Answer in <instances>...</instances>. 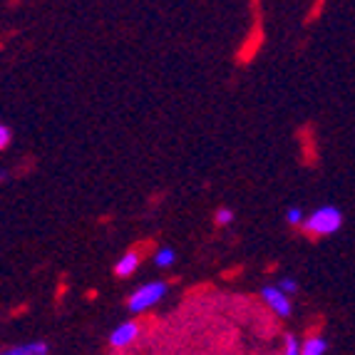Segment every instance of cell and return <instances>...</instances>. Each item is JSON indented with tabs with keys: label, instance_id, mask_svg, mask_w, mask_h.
Here are the masks:
<instances>
[{
	"label": "cell",
	"instance_id": "obj_4",
	"mask_svg": "<svg viewBox=\"0 0 355 355\" xmlns=\"http://www.w3.org/2000/svg\"><path fill=\"white\" fill-rule=\"evenodd\" d=\"M137 333H139V326H137V323H122V326H117L112 331L110 343H112L114 348H125V345H130L132 340H135Z\"/></svg>",
	"mask_w": 355,
	"mask_h": 355
},
{
	"label": "cell",
	"instance_id": "obj_10",
	"mask_svg": "<svg viewBox=\"0 0 355 355\" xmlns=\"http://www.w3.org/2000/svg\"><path fill=\"white\" fill-rule=\"evenodd\" d=\"M286 355H303V345L293 336L286 338Z\"/></svg>",
	"mask_w": 355,
	"mask_h": 355
},
{
	"label": "cell",
	"instance_id": "obj_11",
	"mask_svg": "<svg viewBox=\"0 0 355 355\" xmlns=\"http://www.w3.org/2000/svg\"><path fill=\"white\" fill-rule=\"evenodd\" d=\"M286 219H288V224H293V226H296V224H303V221H306V219H303V211H301L298 207L288 209V214H286Z\"/></svg>",
	"mask_w": 355,
	"mask_h": 355
},
{
	"label": "cell",
	"instance_id": "obj_6",
	"mask_svg": "<svg viewBox=\"0 0 355 355\" xmlns=\"http://www.w3.org/2000/svg\"><path fill=\"white\" fill-rule=\"evenodd\" d=\"M3 355H48V345L45 343H28V345H15V348L6 350Z\"/></svg>",
	"mask_w": 355,
	"mask_h": 355
},
{
	"label": "cell",
	"instance_id": "obj_9",
	"mask_svg": "<svg viewBox=\"0 0 355 355\" xmlns=\"http://www.w3.org/2000/svg\"><path fill=\"white\" fill-rule=\"evenodd\" d=\"M214 221H216L219 226H229L231 221H234V211H231V209H219L216 216H214Z\"/></svg>",
	"mask_w": 355,
	"mask_h": 355
},
{
	"label": "cell",
	"instance_id": "obj_1",
	"mask_svg": "<svg viewBox=\"0 0 355 355\" xmlns=\"http://www.w3.org/2000/svg\"><path fill=\"white\" fill-rule=\"evenodd\" d=\"M340 226H343V214L336 207L315 209V211L311 214V216H306V221H303V229H306V234H311V236H331Z\"/></svg>",
	"mask_w": 355,
	"mask_h": 355
},
{
	"label": "cell",
	"instance_id": "obj_12",
	"mask_svg": "<svg viewBox=\"0 0 355 355\" xmlns=\"http://www.w3.org/2000/svg\"><path fill=\"white\" fill-rule=\"evenodd\" d=\"M10 139H12L10 127H8V125H0V149H6L8 144H10Z\"/></svg>",
	"mask_w": 355,
	"mask_h": 355
},
{
	"label": "cell",
	"instance_id": "obj_13",
	"mask_svg": "<svg viewBox=\"0 0 355 355\" xmlns=\"http://www.w3.org/2000/svg\"><path fill=\"white\" fill-rule=\"evenodd\" d=\"M279 288L284 291L286 296H293V293L298 291V284H296V281H291V279H284V281L279 284Z\"/></svg>",
	"mask_w": 355,
	"mask_h": 355
},
{
	"label": "cell",
	"instance_id": "obj_2",
	"mask_svg": "<svg viewBox=\"0 0 355 355\" xmlns=\"http://www.w3.org/2000/svg\"><path fill=\"white\" fill-rule=\"evenodd\" d=\"M166 293V284L164 281H154V284H144L139 286V288L132 293L130 298V311L132 313H142V311H147V308H152L154 303H159L162 298H164Z\"/></svg>",
	"mask_w": 355,
	"mask_h": 355
},
{
	"label": "cell",
	"instance_id": "obj_7",
	"mask_svg": "<svg viewBox=\"0 0 355 355\" xmlns=\"http://www.w3.org/2000/svg\"><path fill=\"white\" fill-rule=\"evenodd\" d=\"M328 348V343L323 340V338L313 336V338H308L306 343H303V355H323Z\"/></svg>",
	"mask_w": 355,
	"mask_h": 355
},
{
	"label": "cell",
	"instance_id": "obj_8",
	"mask_svg": "<svg viewBox=\"0 0 355 355\" xmlns=\"http://www.w3.org/2000/svg\"><path fill=\"white\" fill-rule=\"evenodd\" d=\"M174 261H177V254H174V249H159L157 254H154V263L159 268H166V266H172Z\"/></svg>",
	"mask_w": 355,
	"mask_h": 355
},
{
	"label": "cell",
	"instance_id": "obj_3",
	"mask_svg": "<svg viewBox=\"0 0 355 355\" xmlns=\"http://www.w3.org/2000/svg\"><path fill=\"white\" fill-rule=\"evenodd\" d=\"M261 296H263L266 306L271 308L276 315H281V318L291 315V296H286L279 286H266V288L261 291Z\"/></svg>",
	"mask_w": 355,
	"mask_h": 355
},
{
	"label": "cell",
	"instance_id": "obj_5",
	"mask_svg": "<svg viewBox=\"0 0 355 355\" xmlns=\"http://www.w3.org/2000/svg\"><path fill=\"white\" fill-rule=\"evenodd\" d=\"M137 266H139V254H137V251H127V254L114 263V273L122 276V279H127V276H132V273L137 271Z\"/></svg>",
	"mask_w": 355,
	"mask_h": 355
}]
</instances>
